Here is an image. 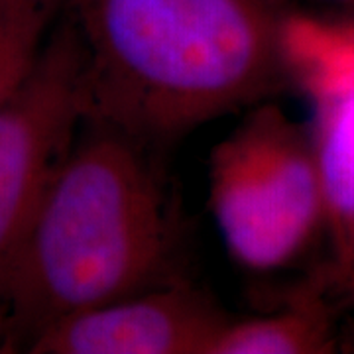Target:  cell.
Masks as SVG:
<instances>
[{"mask_svg":"<svg viewBox=\"0 0 354 354\" xmlns=\"http://www.w3.org/2000/svg\"><path fill=\"white\" fill-rule=\"evenodd\" d=\"M85 120L150 148L288 87L276 0H64Z\"/></svg>","mask_w":354,"mask_h":354,"instance_id":"cell-1","label":"cell"},{"mask_svg":"<svg viewBox=\"0 0 354 354\" xmlns=\"http://www.w3.org/2000/svg\"><path fill=\"white\" fill-rule=\"evenodd\" d=\"M150 152L83 120L2 286L12 353L64 317L176 279V215Z\"/></svg>","mask_w":354,"mask_h":354,"instance_id":"cell-2","label":"cell"},{"mask_svg":"<svg viewBox=\"0 0 354 354\" xmlns=\"http://www.w3.org/2000/svg\"><path fill=\"white\" fill-rule=\"evenodd\" d=\"M209 209L228 256L256 274L290 268L325 236V195L307 124L250 106L209 160Z\"/></svg>","mask_w":354,"mask_h":354,"instance_id":"cell-3","label":"cell"},{"mask_svg":"<svg viewBox=\"0 0 354 354\" xmlns=\"http://www.w3.org/2000/svg\"><path fill=\"white\" fill-rule=\"evenodd\" d=\"M279 53L288 87L307 102L325 195L333 295L354 309V18L283 14Z\"/></svg>","mask_w":354,"mask_h":354,"instance_id":"cell-4","label":"cell"},{"mask_svg":"<svg viewBox=\"0 0 354 354\" xmlns=\"http://www.w3.org/2000/svg\"><path fill=\"white\" fill-rule=\"evenodd\" d=\"M81 73V46L62 14L34 73L0 109V309L8 268L85 120Z\"/></svg>","mask_w":354,"mask_h":354,"instance_id":"cell-5","label":"cell"},{"mask_svg":"<svg viewBox=\"0 0 354 354\" xmlns=\"http://www.w3.org/2000/svg\"><path fill=\"white\" fill-rule=\"evenodd\" d=\"M232 315L179 279L64 317L30 354H207Z\"/></svg>","mask_w":354,"mask_h":354,"instance_id":"cell-6","label":"cell"},{"mask_svg":"<svg viewBox=\"0 0 354 354\" xmlns=\"http://www.w3.org/2000/svg\"><path fill=\"white\" fill-rule=\"evenodd\" d=\"M315 288L272 315L236 319L216 333L207 354H330L341 351L339 317L327 301L333 293L325 272ZM337 299V297H335Z\"/></svg>","mask_w":354,"mask_h":354,"instance_id":"cell-7","label":"cell"},{"mask_svg":"<svg viewBox=\"0 0 354 354\" xmlns=\"http://www.w3.org/2000/svg\"><path fill=\"white\" fill-rule=\"evenodd\" d=\"M64 0H0V109L34 73Z\"/></svg>","mask_w":354,"mask_h":354,"instance_id":"cell-8","label":"cell"},{"mask_svg":"<svg viewBox=\"0 0 354 354\" xmlns=\"http://www.w3.org/2000/svg\"><path fill=\"white\" fill-rule=\"evenodd\" d=\"M0 353H12L10 348V335H8V323H6V315L0 309Z\"/></svg>","mask_w":354,"mask_h":354,"instance_id":"cell-9","label":"cell"},{"mask_svg":"<svg viewBox=\"0 0 354 354\" xmlns=\"http://www.w3.org/2000/svg\"><path fill=\"white\" fill-rule=\"evenodd\" d=\"M335 2H342V4H351V6H354V0H335Z\"/></svg>","mask_w":354,"mask_h":354,"instance_id":"cell-10","label":"cell"}]
</instances>
